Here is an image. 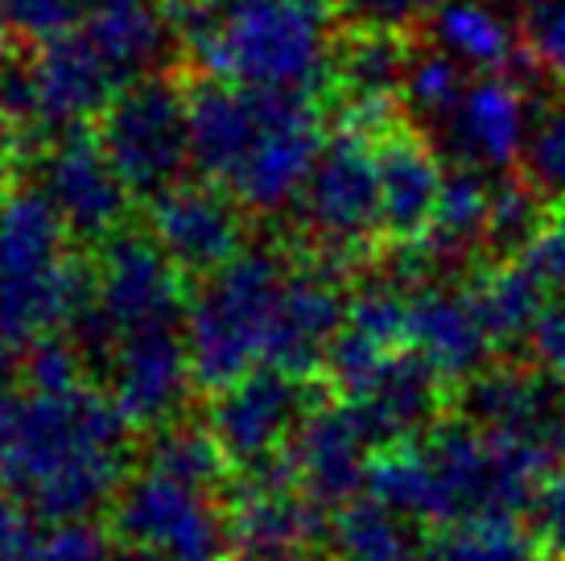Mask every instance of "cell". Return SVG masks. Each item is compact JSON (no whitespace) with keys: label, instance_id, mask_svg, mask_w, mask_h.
<instances>
[{"label":"cell","instance_id":"10","mask_svg":"<svg viewBox=\"0 0 565 561\" xmlns=\"http://www.w3.org/2000/svg\"><path fill=\"white\" fill-rule=\"evenodd\" d=\"M376 140L380 133L339 120L298 199L301 232L315 240L318 256H330L339 265L380 240Z\"/></svg>","mask_w":565,"mask_h":561},{"label":"cell","instance_id":"33","mask_svg":"<svg viewBox=\"0 0 565 561\" xmlns=\"http://www.w3.org/2000/svg\"><path fill=\"white\" fill-rule=\"evenodd\" d=\"M524 166L536 187L550 194V203L565 207V95L536 116Z\"/></svg>","mask_w":565,"mask_h":561},{"label":"cell","instance_id":"41","mask_svg":"<svg viewBox=\"0 0 565 561\" xmlns=\"http://www.w3.org/2000/svg\"><path fill=\"white\" fill-rule=\"evenodd\" d=\"M441 4L446 0H343L355 25H384V30H408L413 21L438 13Z\"/></svg>","mask_w":565,"mask_h":561},{"label":"cell","instance_id":"30","mask_svg":"<svg viewBox=\"0 0 565 561\" xmlns=\"http://www.w3.org/2000/svg\"><path fill=\"white\" fill-rule=\"evenodd\" d=\"M425 561H545V549L516 520H471L434 532Z\"/></svg>","mask_w":565,"mask_h":561},{"label":"cell","instance_id":"9","mask_svg":"<svg viewBox=\"0 0 565 561\" xmlns=\"http://www.w3.org/2000/svg\"><path fill=\"white\" fill-rule=\"evenodd\" d=\"M95 137L132 199H158L178 182H186L194 161L190 92L161 75L128 83L95 120Z\"/></svg>","mask_w":565,"mask_h":561},{"label":"cell","instance_id":"45","mask_svg":"<svg viewBox=\"0 0 565 561\" xmlns=\"http://www.w3.org/2000/svg\"><path fill=\"white\" fill-rule=\"evenodd\" d=\"M111 561H145V558H137V553H111Z\"/></svg>","mask_w":565,"mask_h":561},{"label":"cell","instance_id":"31","mask_svg":"<svg viewBox=\"0 0 565 561\" xmlns=\"http://www.w3.org/2000/svg\"><path fill=\"white\" fill-rule=\"evenodd\" d=\"M471 71L458 66L446 50L429 46V50H413V63H408L405 75V92H401V108L413 116V120H425V125H446L455 108L462 104V95L471 87Z\"/></svg>","mask_w":565,"mask_h":561},{"label":"cell","instance_id":"4","mask_svg":"<svg viewBox=\"0 0 565 561\" xmlns=\"http://www.w3.org/2000/svg\"><path fill=\"white\" fill-rule=\"evenodd\" d=\"M178 42L203 78L273 95H318L334 78L330 0H170Z\"/></svg>","mask_w":565,"mask_h":561},{"label":"cell","instance_id":"22","mask_svg":"<svg viewBox=\"0 0 565 561\" xmlns=\"http://www.w3.org/2000/svg\"><path fill=\"white\" fill-rule=\"evenodd\" d=\"M408 347L429 359L441 380H471L491 359V339L475 314L467 289H458L441 277H425L413 289V314H408Z\"/></svg>","mask_w":565,"mask_h":561},{"label":"cell","instance_id":"2","mask_svg":"<svg viewBox=\"0 0 565 561\" xmlns=\"http://www.w3.org/2000/svg\"><path fill=\"white\" fill-rule=\"evenodd\" d=\"M562 454L524 437L479 430L475 421H438L429 434L384 446L367 470V496L405 520L455 529L471 520H512L533 508Z\"/></svg>","mask_w":565,"mask_h":561},{"label":"cell","instance_id":"32","mask_svg":"<svg viewBox=\"0 0 565 561\" xmlns=\"http://www.w3.org/2000/svg\"><path fill=\"white\" fill-rule=\"evenodd\" d=\"M83 0H0V25L9 38H21L25 46L58 42L71 30H79Z\"/></svg>","mask_w":565,"mask_h":561},{"label":"cell","instance_id":"28","mask_svg":"<svg viewBox=\"0 0 565 561\" xmlns=\"http://www.w3.org/2000/svg\"><path fill=\"white\" fill-rule=\"evenodd\" d=\"M550 194L536 187L529 173H503L491 182V227L487 248L500 252V261L520 256L536 240L550 219Z\"/></svg>","mask_w":565,"mask_h":561},{"label":"cell","instance_id":"38","mask_svg":"<svg viewBox=\"0 0 565 561\" xmlns=\"http://www.w3.org/2000/svg\"><path fill=\"white\" fill-rule=\"evenodd\" d=\"M533 525L536 541L550 558L565 561V467H557L545 479V487L533 499Z\"/></svg>","mask_w":565,"mask_h":561},{"label":"cell","instance_id":"37","mask_svg":"<svg viewBox=\"0 0 565 561\" xmlns=\"http://www.w3.org/2000/svg\"><path fill=\"white\" fill-rule=\"evenodd\" d=\"M46 541L42 520L13 496H0V561H33Z\"/></svg>","mask_w":565,"mask_h":561},{"label":"cell","instance_id":"15","mask_svg":"<svg viewBox=\"0 0 565 561\" xmlns=\"http://www.w3.org/2000/svg\"><path fill=\"white\" fill-rule=\"evenodd\" d=\"M330 546L327 508L285 467L248 475L232 499V561H315Z\"/></svg>","mask_w":565,"mask_h":561},{"label":"cell","instance_id":"18","mask_svg":"<svg viewBox=\"0 0 565 561\" xmlns=\"http://www.w3.org/2000/svg\"><path fill=\"white\" fill-rule=\"evenodd\" d=\"M533 104L520 75H475L455 116L438 128L441 149L455 157L458 170L512 173L533 140Z\"/></svg>","mask_w":565,"mask_h":561},{"label":"cell","instance_id":"46","mask_svg":"<svg viewBox=\"0 0 565 561\" xmlns=\"http://www.w3.org/2000/svg\"><path fill=\"white\" fill-rule=\"evenodd\" d=\"M4 38H9V33H4V25H0V63H4Z\"/></svg>","mask_w":565,"mask_h":561},{"label":"cell","instance_id":"6","mask_svg":"<svg viewBox=\"0 0 565 561\" xmlns=\"http://www.w3.org/2000/svg\"><path fill=\"white\" fill-rule=\"evenodd\" d=\"M289 265L294 261L281 248L248 244L232 265L199 280V294H190L182 335L194 384L203 392H223L227 384L265 368L273 314Z\"/></svg>","mask_w":565,"mask_h":561},{"label":"cell","instance_id":"43","mask_svg":"<svg viewBox=\"0 0 565 561\" xmlns=\"http://www.w3.org/2000/svg\"><path fill=\"white\" fill-rule=\"evenodd\" d=\"M487 4H495V9H524V13H529L541 0H487Z\"/></svg>","mask_w":565,"mask_h":561},{"label":"cell","instance_id":"21","mask_svg":"<svg viewBox=\"0 0 565 561\" xmlns=\"http://www.w3.org/2000/svg\"><path fill=\"white\" fill-rule=\"evenodd\" d=\"M462 417L479 430L524 437L565 458V405L536 368L487 363L462 384Z\"/></svg>","mask_w":565,"mask_h":561},{"label":"cell","instance_id":"39","mask_svg":"<svg viewBox=\"0 0 565 561\" xmlns=\"http://www.w3.org/2000/svg\"><path fill=\"white\" fill-rule=\"evenodd\" d=\"M520 261L533 268L550 289H562L565 294V207L545 219V227L536 232L529 248L520 252Z\"/></svg>","mask_w":565,"mask_h":561},{"label":"cell","instance_id":"35","mask_svg":"<svg viewBox=\"0 0 565 561\" xmlns=\"http://www.w3.org/2000/svg\"><path fill=\"white\" fill-rule=\"evenodd\" d=\"M520 38L533 71L565 83V0H541L536 9H529Z\"/></svg>","mask_w":565,"mask_h":561},{"label":"cell","instance_id":"27","mask_svg":"<svg viewBox=\"0 0 565 561\" xmlns=\"http://www.w3.org/2000/svg\"><path fill=\"white\" fill-rule=\"evenodd\" d=\"M330 553L334 561H425L405 516L363 496L343 504L330 520Z\"/></svg>","mask_w":565,"mask_h":561},{"label":"cell","instance_id":"11","mask_svg":"<svg viewBox=\"0 0 565 561\" xmlns=\"http://www.w3.org/2000/svg\"><path fill=\"white\" fill-rule=\"evenodd\" d=\"M315 405L310 380H298L277 368H256L223 392H211L206 430L220 442L227 467L260 475V470L281 467L301 421L310 417Z\"/></svg>","mask_w":565,"mask_h":561},{"label":"cell","instance_id":"40","mask_svg":"<svg viewBox=\"0 0 565 561\" xmlns=\"http://www.w3.org/2000/svg\"><path fill=\"white\" fill-rule=\"evenodd\" d=\"M533 359L536 372L550 380V389L557 392V401L565 405V306H553L541 327L533 335Z\"/></svg>","mask_w":565,"mask_h":561},{"label":"cell","instance_id":"34","mask_svg":"<svg viewBox=\"0 0 565 561\" xmlns=\"http://www.w3.org/2000/svg\"><path fill=\"white\" fill-rule=\"evenodd\" d=\"M25 389H42V392H63V389H79L87 384L83 372H87V356L79 351V343L71 335H50V339H38L33 347H25Z\"/></svg>","mask_w":565,"mask_h":561},{"label":"cell","instance_id":"3","mask_svg":"<svg viewBox=\"0 0 565 561\" xmlns=\"http://www.w3.org/2000/svg\"><path fill=\"white\" fill-rule=\"evenodd\" d=\"M327 137L315 95L248 92L215 78L190 87L194 166L252 215L298 207Z\"/></svg>","mask_w":565,"mask_h":561},{"label":"cell","instance_id":"14","mask_svg":"<svg viewBox=\"0 0 565 561\" xmlns=\"http://www.w3.org/2000/svg\"><path fill=\"white\" fill-rule=\"evenodd\" d=\"M347 322L343 265L330 256H306L289 265L277 297L265 368L310 380L327 368V356Z\"/></svg>","mask_w":565,"mask_h":561},{"label":"cell","instance_id":"17","mask_svg":"<svg viewBox=\"0 0 565 561\" xmlns=\"http://www.w3.org/2000/svg\"><path fill=\"white\" fill-rule=\"evenodd\" d=\"M376 454V434L355 409L347 401H322L301 421L281 467L315 504L339 512L343 504L360 499V491H367V470Z\"/></svg>","mask_w":565,"mask_h":561},{"label":"cell","instance_id":"16","mask_svg":"<svg viewBox=\"0 0 565 561\" xmlns=\"http://www.w3.org/2000/svg\"><path fill=\"white\" fill-rule=\"evenodd\" d=\"M99 368L108 375L111 405L120 409L128 430L158 434L173 421H182L190 392L199 389L194 372H190V351L182 327L120 339Z\"/></svg>","mask_w":565,"mask_h":561},{"label":"cell","instance_id":"24","mask_svg":"<svg viewBox=\"0 0 565 561\" xmlns=\"http://www.w3.org/2000/svg\"><path fill=\"white\" fill-rule=\"evenodd\" d=\"M429 33H434V46L446 50L471 75H516L529 63L524 38L487 0H446L429 17Z\"/></svg>","mask_w":565,"mask_h":561},{"label":"cell","instance_id":"19","mask_svg":"<svg viewBox=\"0 0 565 561\" xmlns=\"http://www.w3.org/2000/svg\"><path fill=\"white\" fill-rule=\"evenodd\" d=\"M25 63L33 83V128H50L54 137L71 128H92L125 92V78L83 33V21L58 42L30 50Z\"/></svg>","mask_w":565,"mask_h":561},{"label":"cell","instance_id":"29","mask_svg":"<svg viewBox=\"0 0 565 561\" xmlns=\"http://www.w3.org/2000/svg\"><path fill=\"white\" fill-rule=\"evenodd\" d=\"M141 467L166 470V475H178L186 484L215 487V491L227 484V470H232L211 430L194 425V421H173V425L158 430L145 446Z\"/></svg>","mask_w":565,"mask_h":561},{"label":"cell","instance_id":"47","mask_svg":"<svg viewBox=\"0 0 565 561\" xmlns=\"http://www.w3.org/2000/svg\"><path fill=\"white\" fill-rule=\"evenodd\" d=\"M92 4H99V0H92Z\"/></svg>","mask_w":565,"mask_h":561},{"label":"cell","instance_id":"44","mask_svg":"<svg viewBox=\"0 0 565 561\" xmlns=\"http://www.w3.org/2000/svg\"><path fill=\"white\" fill-rule=\"evenodd\" d=\"M4 372H9V363H4V356H0V396L9 392V389H4Z\"/></svg>","mask_w":565,"mask_h":561},{"label":"cell","instance_id":"8","mask_svg":"<svg viewBox=\"0 0 565 561\" xmlns=\"http://www.w3.org/2000/svg\"><path fill=\"white\" fill-rule=\"evenodd\" d=\"M108 516L111 541L145 561H232V504L215 487L141 467Z\"/></svg>","mask_w":565,"mask_h":561},{"label":"cell","instance_id":"42","mask_svg":"<svg viewBox=\"0 0 565 561\" xmlns=\"http://www.w3.org/2000/svg\"><path fill=\"white\" fill-rule=\"evenodd\" d=\"M17 157H21V149H17L13 128L0 125V211L17 194Z\"/></svg>","mask_w":565,"mask_h":561},{"label":"cell","instance_id":"20","mask_svg":"<svg viewBox=\"0 0 565 561\" xmlns=\"http://www.w3.org/2000/svg\"><path fill=\"white\" fill-rule=\"evenodd\" d=\"M380 178V240L396 248H417L434 227L441 190L450 173L441 170V154L425 140L422 128L396 125L376 140Z\"/></svg>","mask_w":565,"mask_h":561},{"label":"cell","instance_id":"7","mask_svg":"<svg viewBox=\"0 0 565 561\" xmlns=\"http://www.w3.org/2000/svg\"><path fill=\"white\" fill-rule=\"evenodd\" d=\"M182 273L149 240V232L111 235L95 261V301L87 318L71 330L87 363H104L120 339L149 330L186 327L190 297Z\"/></svg>","mask_w":565,"mask_h":561},{"label":"cell","instance_id":"23","mask_svg":"<svg viewBox=\"0 0 565 561\" xmlns=\"http://www.w3.org/2000/svg\"><path fill=\"white\" fill-rule=\"evenodd\" d=\"M83 33L125 78V87L153 75L178 42L170 9H161L158 0H99L83 17Z\"/></svg>","mask_w":565,"mask_h":561},{"label":"cell","instance_id":"13","mask_svg":"<svg viewBox=\"0 0 565 561\" xmlns=\"http://www.w3.org/2000/svg\"><path fill=\"white\" fill-rule=\"evenodd\" d=\"M248 211L215 182H178L149 199L145 232L173 261L182 277L206 280L248 248Z\"/></svg>","mask_w":565,"mask_h":561},{"label":"cell","instance_id":"12","mask_svg":"<svg viewBox=\"0 0 565 561\" xmlns=\"http://www.w3.org/2000/svg\"><path fill=\"white\" fill-rule=\"evenodd\" d=\"M38 194L54 207L75 244H108L125 232L128 194L95 128H71L38 157Z\"/></svg>","mask_w":565,"mask_h":561},{"label":"cell","instance_id":"26","mask_svg":"<svg viewBox=\"0 0 565 561\" xmlns=\"http://www.w3.org/2000/svg\"><path fill=\"white\" fill-rule=\"evenodd\" d=\"M487 227H491V178L475 170H455L446 178L434 227L417 244L434 268L471 261L475 252L487 248Z\"/></svg>","mask_w":565,"mask_h":561},{"label":"cell","instance_id":"36","mask_svg":"<svg viewBox=\"0 0 565 561\" xmlns=\"http://www.w3.org/2000/svg\"><path fill=\"white\" fill-rule=\"evenodd\" d=\"M33 561H111V532H104L95 520L54 525Z\"/></svg>","mask_w":565,"mask_h":561},{"label":"cell","instance_id":"5","mask_svg":"<svg viewBox=\"0 0 565 561\" xmlns=\"http://www.w3.org/2000/svg\"><path fill=\"white\" fill-rule=\"evenodd\" d=\"M66 223L38 190H17L0 211V347L71 335L95 301V265H83Z\"/></svg>","mask_w":565,"mask_h":561},{"label":"cell","instance_id":"25","mask_svg":"<svg viewBox=\"0 0 565 561\" xmlns=\"http://www.w3.org/2000/svg\"><path fill=\"white\" fill-rule=\"evenodd\" d=\"M545 294H550V285L536 277L520 256L479 268L475 280L467 285V297H471L491 347L533 343L541 318L553 310Z\"/></svg>","mask_w":565,"mask_h":561},{"label":"cell","instance_id":"1","mask_svg":"<svg viewBox=\"0 0 565 561\" xmlns=\"http://www.w3.org/2000/svg\"><path fill=\"white\" fill-rule=\"evenodd\" d=\"M128 421L108 392L9 389L0 396V496H13L38 520L83 525L128 484Z\"/></svg>","mask_w":565,"mask_h":561}]
</instances>
